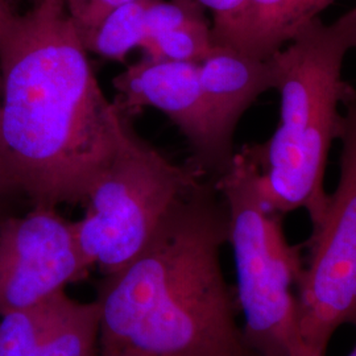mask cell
I'll list each match as a JSON object with an SVG mask.
<instances>
[{
	"label": "cell",
	"mask_w": 356,
	"mask_h": 356,
	"mask_svg": "<svg viewBox=\"0 0 356 356\" xmlns=\"http://www.w3.org/2000/svg\"><path fill=\"white\" fill-rule=\"evenodd\" d=\"M200 81L216 138L226 152L234 154L232 136L241 118L261 94L275 90L273 60H259L214 44L200 64Z\"/></svg>",
	"instance_id": "obj_9"
},
{
	"label": "cell",
	"mask_w": 356,
	"mask_h": 356,
	"mask_svg": "<svg viewBox=\"0 0 356 356\" xmlns=\"http://www.w3.org/2000/svg\"><path fill=\"white\" fill-rule=\"evenodd\" d=\"M229 218L236 304L251 356H306L297 289L304 272L300 247L288 242L282 216L270 211L259 170L242 152L216 181Z\"/></svg>",
	"instance_id": "obj_4"
},
{
	"label": "cell",
	"mask_w": 356,
	"mask_h": 356,
	"mask_svg": "<svg viewBox=\"0 0 356 356\" xmlns=\"http://www.w3.org/2000/svg\"><path fill=\"white\" fill-rule=\"evenodd\" d=\"M347 356H356V343H355V347H354V348H353V351H351V353H350V354H348V355Z\"/></svg>",
	"instance_id": "obj_17"
},
{
	"label": "cell",
	"mask_w": 356,
	"mask_h": 356,
	"mask_svg": "<svg viewBox=\"0 0 356 356\" xmlns=\"http://www.w3.org/2000/svg\"><path fill=\"white\" fill-rule=\"evenodd\" d=\"M88 270L72 222L56 209L0 222V317L38 305Z\"/></svg>",
	"instance_id": "obj_7"
},
{
	"label": "cell",
	"mask_w": 356,
	"mask_h": 356,
	"mask_svg": "<svg viewBox=\"0 0 356 356\" xmlns=\"http://www.w3.org/2000/svg\"><path fill=\"white\" fill-rule=\"evenodd\" d=\"M356 49V7L325 24L306 26L272 56L280 119L275 134L242 153L260 175L268 209L284 216L305 210L317 227L326 211L325 189L331 145L343 132L342 108L356 99L343 79L347 54Z\"/></svg>",
	"instance_id": "obj_3"
},
{
	"label": "cell",
	"mask_w": 356,
	"mask_h": 356,
	"mask_svg": "<svg viewBox=\"0 0 356 356\" xmlns=\"http://www.w3.org/2000/svg\"><path fill=\"white\" fill-rule=\"evenodd\" d=\"M7 200L8 198H6V197H3V195H0V222L6 218V216H11L10 213H8V207H7Z\"/></svg>",
	"instance_id": "obj_16"
},
{
	"label": "cell",
	"mask_w": 356,
	"mask_h": 356,
	"mask_svg": "<svg viewBox=\"0 0 356 356\" xmlns=\"http://www.w3.org/2000/svg\"><path fill=\"white\" fill-rule=\"evenodd\" d=\"M337 0H245L222 32L213 36L225 45L259 60H269Z\"/></svg>",
	"instance_id": "obj_10"
},
{
	"label": "cell",
	"mask_w": 356,
	"mask_h": 356,
	"mask_svg": "<svg viewBox=\"0 0 356 356\" xmlns=\"http://www.w3.org/2000/svg\"><path fill=\"white\" fill-rule=\"evenodd\" d=\"M213 15L211 33L213 36L222 32L231 20L241 11L245 0H193Z\"/></svg>",
	"instance_id": "obj_14"
},
{
	"label": "cell",
	"mask_w": 356,
	"mask_h": 356,
	"mask_svg": "<svg viewBox=\"0 0 356 356\" xmlns=\"http://www.w3.org/2000/svg\"><path fill=\"white\" fill-rule=\"evenodd\" d=\"M0 195L85 202L131 123L99 86L64 0L23 15L0 3Z\"/></svg>",
	"instance_id": "obj_1"
},
{
	"label": "cell",
	"mask_w": 356,
	"mask_h": 356,
	"mask_svg": "<svg viewBox=\"0 0 356 356\" xmlns=\"http://www.w3.org/2000/svg\"><path fill=\"white\" fill-rule=\"evenodd\" d=\"M204 176L176 165L129 127L111 166L89 197L82 219L72 222L88 267L115 276L140 254L178 198Z\"/></svg>",
	"instance_id": "obj_5"
},
{
	"label": "cell",
	"mask_w": 356,
	"mask_h": 356,
	"mask_svg": "<svg viewBox=\"0 0 356 356\" xmlns=\"http://www.w3.org/2000/svg\"><path fill=\"white\" fill-rule=\"evenodd\" d=\"M229 210L216 182L200 181L166 213L127 267L104 277L102 348L145 356H251L222 267Z\"/></svg>",
	"instance_id": "obj_2"
},
{
	"label": "cell",
	"mask_w": 356,
	"mask_h": 356,
	"mask_svg": "<svg viewBox=\"0 0 356 356\" xmlns=\"http://www.w3.org/2000/svg\"><path fill=\"white\" fill-rule=\"evenodd\" d=\"M1 1H3V0H0V3H1Z\"/></svg>",
	"instance_id": "obj_18"
},
{
	"label": "cell",
	"mask_w": 356,
	"mask_h": 356,
	"mask_svg": "<svg viewBox=\"0 0 356 356\" xmlns=\"http://www.w3.org/2000/svg\"><path fill=\"white\" fill-rule=\"evenodd\" d=\"M115 89L122 97L115 103L122 114L143 107L160 110L186 138L193 156L191 164L216 182L231 165L235 154L223 149L204 101L200 64L143 57L115 76Z\"/></svg>",
	"instance_id": "obj_8"
},
{
	"label": "cell",
	"mask_w": 356,
	"mask_h": 356,
	"mask_svg": "<svg viewBox=\"0 0 356 356\" xmlns=\"http://www.w3.org/2000/svg\"><path fill=\"white\" fill-rule=\"evenodd\" d=\"M344 111L339 181L306 243L309 259L297 289L306 356H326L337 331L356 327V99Z\"/></svg>",
	"instance_id": "obj_6"
},
{
	"label": "cell",
	"mask_w": 356,
	"mask_h": 356,
	"mask_svg": "<svg viewBox=\"0 0 356 356\" xmlns=\"http://www.w3.org/2000/svg\"><path fill=\"white\" fill-rule=\"evenodd\" d=\"M101 310L97 301L79 302L65 291L47 300L41 356H97Z\"/></svg>",
	"instance_id": "obj_11"
},
{
	"label": "cell",
	"mask_w": 356,
	"mask_h": 356,
	"mask_svg": "<svg viewBox=\"0 0 356 356\" xmlns=\"http://www.w3.org/2000/svg\"><path fill=\"white\" fill-rule=\"evenodd\" d=\"M99 356H145L127 348H102Z\"/></svg>",
	"instance_id": "obj_15"
},
{
	"label": "cell",
	"mask_w": 356,
	"mask_h": 356,
	"mask_svg": "<svg viewBox=\"0 0 356 356\" xmlns=\"http://www.w3.org/2000/svg\"><path fill=\"white\" fill-rule=\"evenodd\" d=\"M128 1L132 0H64L67 11L81 32L82 40L88 38L108 13Z\"/></svg>",
	"instance_id": "obj_13"
},
{
	"label": "cell",
	"mask_w": 356,
	"mask_h": 356,
	"mask_svg": "<svg viewBox=\"0 0 356 356\" xmlns=\"http://www.w3.org/2000/svg\"><path fill=\"white\" fill-rule=\"evenodd\" d=\"M47 300L0 317V356H41Z\"/></svg>",
	"instance_id": "obj_12"
}]
</instances>
